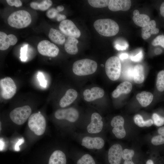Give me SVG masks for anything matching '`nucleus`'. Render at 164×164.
I'll list each match as a JSON object with an SVG mask.
<instances>
[{
  "label": "nucleus",
  "mask_w": 164,
  "mask_h": 164,
  "mask_svg": "<svg viewBox=\"0 0 164 164\" xmlns=\"http://www.w3.org/2000/svg\"><path fill=\"white\" fill-rule=\"evenodd\" d=\"M102 118L100 114L97 112L93 113L91 116L90 121L85 127L86 134L91 135H99L104 127Z\"/></svg>",
  "instance_id": "nucleus-8"
},
{
  "label": "nucleus",
  "mask_w": 164,
  "mask_h": 164,
  "mask_svg": "<svg viewBox=\"0 0 164 164\" xmlns=\"http://www.w3.org/2000/svg\"><path fill=\"white\" fill-rule=\"evenodd\" d=\"M159 32L156 27V23L154 20H150L149 23L142 29V36L144 39L149 38L152 35H156Z\"/></svg>",
  "instance_id": "nucleus-18"
},
{
  "label": "nucleus",
  "mask_w": 164,
  "mask_h": 164,
  "mask_svg": "<svg viewBox=\"0 0 164 164\" xmlns=\"http://www.w3.org/2000/svg\"><path fill=\"white\" fill-rule=\"evenodd\" d=\"M66 18V17L65 15L59 14L56 17V19L58 22H61L65 20Z\"/></svg>",
  "instance_id": "nucleus-44"
},
{
  "label": "nucleus",
  "mask_w": 164,
  "mask_h": 164,
  "mask_svg": "<svg viewBox=\"0 0 164 164\" xmlns=\"http://www.w3.org/2000/svg\"><path fill=\"white\" fill-rule=\"evenodd\" d=\"M67 158L65 154L62 150H56L51 154L48 164H66Z\"/></svg>",
  "instance_id": "nucleus-20"
},
{
  "label": "nucleus",
  "mask_w": 164,
  "mask_h": 164,
  "mask_svg": "<svg viewBox=\"0 0 164 164\" xmlns=\"http://www.w3.org/2000/svg\"><path fill=\"white\" fill-rule=\"evenodd\" d=\"M48 36L50 39L56 44L62 45L65 42L64 34L58 30L51 28L50 30Z\"/></svg>",
  "instance_id": "nucleus-24"
},
{
  "label": "nucleus",
  "mask_w": 164,
  "mask_h": 164,
  "mask_svg": "<svg viewBox=\"0 0 164 164\" xmlns=\"http://www.w3.org/2000/svg\"><path fill=\"white\" fill-rule=\"evenodd\" d=\"M52 2L50 0H43L40 3L32 2L30 4L32 9L35 10L45 11L47 10L52 4Z\"/></svg>",
  "instance_id": "nucleus-27"
},
{
  "label": "nucleus",
  "mask_w": 164,
  "mask_h": 164,
  "mask_svg": "<svg viewBox=\"0 0 164 164\" xmlns=\"http://www.w3.org/2000/svg\"><path fill=\"white\" fill-rule=\"evenodd\" d=\"M131 5V0H111L108 6L109 9L112 11H127L130 9Z\"/></svg>",
  "instance_id": "nucleus-17"
},
{
  "label": "nucleus",
  "mask_w": 164,
  "mask_h": 164,
  "mask_svg": "<svg viewBox=\"0 0 164 164\" xmlns=\"http://www.w3.org/2000/svg\"><path fill=\"white\" fill-rule=\"evenodd\" d=\"M145 79L144 68L141 64H137L134 67L133 79L135 83H142Z\"/></svg>",
  "instance_id": "nucleus-26"
},
{
  "label": "nucleus",
  "mask_w": 164,
  "mask_h": 164,
  "mask_svg": "<svg viewBox=\"0 0 164 164\" xmlns=\"http://www.w3.org/2000/svg\"><path fill=\"white\" fill-rule=\"evenodd\" d=\"M110 0H88L89 5L94 8H101L108 6Z\"/></svg>",
  "instance_id": "nucleus-32"
},
{
  "label": "nucleus",
  "mask_w": 164,
  "mask_h": 164,
  "mask_svg": "<svg viewBox=\"0 0 164 164\" xmlns=\"http://www.w3.org/2000/svg\"><path fill=\"white\" fill-rule=\"evenodd\" d=\"M59 12L56 9L53 8L49 10L46 13V16L49 18L52 19L56 18Z\"/></svg>",
  "instance_id": "nucleus-38"
},
{
  "label": "nucleus",
  "mask_w": 164,
  "mask_h": 164,
  "mask_svg": "<svg viewBox=\"0 0 164 164\" xmlns=\"http://www.w3.org/2000/svg\"><path fill=\"white\" fill-rule=\"evenodd\" d=\"M133 119L135 124L140 127H150L153 124L152 119H149L144 121L142 116L139 114L135 115Z\"/></svg>",
  "instance_id": "nucleus-28"
},
{
  "label": "nucleus",
  "mask_w": 164,
  "mask_h": 164,
  "mask_svg": "<svg viewBox=\"0 0 164 164\" xmlns=\"http://www.w3.org/2000/svg\"><path fill=\"white\" fill-rule=\"evenodd\" d=\"M64 7L63 5H59L57 6L56 9L59 12L63 11L64 9Z\"/></svg>",
  "instance_id": "nucleus-47"
},
{
  "label": "nucleus",
  "mask_w": 164,
  "mask_h": 164,
  "mask_svg": "<svg viewBox=\"0 0 164 164\" xmlns=\"http://www.w3.org/2000/svg\"><path fill=\"white\" fill-rule=\"evenodd\" d=\"M78 40L75 38L68 37L64 44V48L66 52L71 55H75L78 52L77 45Z\"/></svg>",
  "instance_id": "nucleus-23"
},
{
  "label": "nucleus",
  "mask_w": 164,
  "mask_h": 164,
  "mask_svg": "<svg viewBox=\"0 0 164 164\" xmlns=\"http://www.w3.org/2000/svg\"><path fill=\"white\" fill-rule=\"evenodd\" d=\"M37 50L42 55L52 57L57 56L59 52L58 47L48 40H43L37 45Z\"/></svg>",
  "instance_id": "nucleus-11"
},
{
  "label": "nucleus",
  "mask_w": 164,
  "mask_h": 164,
  "mask_svg": "<svg viewBox=\"0 0 164 164\" xmlns=\"http://www.w3.org/2000/svg\"><path fill=\"white\" fill-rule=\"evenodd\" d=\"M128 56L127 54L126 53H123L120 55L119 56V58L121 60H123L124 59L127 58Z\"/></svg>",
  "instance_id": "nucleus-46"
},
{
  "label": "nucleus",
  "mask_w": 164,
  "mask_h": 164,
  "mask_svg": "<svg viewBox=\"0 0 164 164\" xmlns=\"http://www.w3.org/2000/svg\"><path fill=\"white\" fill-rule=\"evenodd\" d=\"M37 76L40 86L44 87H46L47 86V81L43 73L41 72H39Z\"/></svg>",
  "instance_id": "nucleus-39"
},
{
  "label": "nucleus",
  "mask_w": 164,
  "mask_h": 164,
  "mask_svg": "<svg viewBox=\"0 0 164 164\" xmlns=\"http://www.w3.org/2000/svg\"><path fill=\"white\" fill-rule=\"evenodd\" d=\"M30 14L24 10L15 11L9 17L7 21L11 26L17 29H22L28 26L31 23Z\"/></svg>",
  "instance_id": "nucleus-2"
},
{
  "label": "nucleus",
  "mask_w": 164,
  "mask_h": 164,
  "mask_svg": "<svg viewBox=\"0 0 164 164\" xmlns=\"http://www.w3.org/2000/svg\"><path fill=\"white\" fill-rule=\"evenodd\" d=\"M7 3L10 5L18 7L21 6L22 5V2L20 0H6Z\"/></svg>",
  "instance_id": "nucleus-40"
},
{
  "label": "nucleus",
  "mask_w": 164,
  "mask_h": 164,
  "mask_svg": "<svg viewBox=\"0 0 164 164\" xmlns=\"http://www.w3.org/2000/svg\"><path fill=\"white\" fill-rule=\"evenodd\" d=\"M104 92L103 89L98 87H94L91 90L87 89L83 92L84 100L87 102H91L102 97Z\"/></svg>",
  "instance_id": "nucleus-16"
},
{
  "label": "nucleus",
  "mask_w": 164,
  "mask_h": 164,
  "mask_svg": "<svg viewBox=\"0 0 164 164\" xmlns=\"http://www.w3.org/2000/svg\"><path fill=\"white\" fill-rule=\"evenodd\" d=\"M153 124L157 126H160L164 124V117H161L156 113L152 114V116Z\"/></svg>",
  "instance_id": "nucleus-34"
},
{
  "label": "nucleus",
  "mask_w": 164,
  "mask_h": 164,
  "mask_svg": "<svg viewBox=\"0 0 164 164\" xmlns=\"http://www.w3.org/2000/svg\"><path fill=\"white\" fill-rule=\"evenodd\" d=\"M28 49V45L25 44L20 49V58L22 61H26L27 59V52Z\"/></svg>",
  "instance_id": "nucleus-36"
},
{
  "label": "nucleus",
  "mask_w": 164,
  "mask_h": 164,
  "mask_svg": "<svg viewBox=\"0 0 164 164\" xmlns=\"http://www.w3.org/2000/svg\"><path fill=\"white\" fill-rule=\"evenodd\" d=\"M123 150L121 145L119 144H114L110 147L108 154V160L110 164H120Z\"/></svg>",
  "instance_id": "nucleus-14"
},
{
  "label": "nucleus",
  "mask_w": 164,
  "mask_h": 164,
  "mask_svg": "<svg viewBox=\"0 0 164 164\" xmlns=\"http://www.w3.org/2000/svg\"><path fill=\"white\" fill-rule=\"evenodd\" d=\"M106 73L111 80L115 81L119 77L121 71V64L119 58L116 56L109 58L105 63Z\"/></svg>",
  "instance_id": "nucleus-6"
},
{
  "label": "nucleus",
  "mask_w": 164,
  "mask_h": 164,
  "mask_svg": "<svg viewBox=\"0 0 164 164\" xmlns=\"http://www.w3.org/2000/svg\"><path fill=\"white\" fill-rule=\"evenodd\" d=\"M159 13L160 15L164 19V1L162 2L159 6Z\"/></svg>",
  "instance_id": "nucleus-42"
},
{
  "label": "nucleus",
  "mask_w": 164,
  "mask_h": 164,
  "mask_svg": "<svg viewBox=\"0 0 164 164\" xmlns=\"http://www.w3.org/2000/svg\"><path fill=\"white\" fill-rule=\"evenodd\" d=\"M143 58V53L142 51H140L139 53L134 56L131 57V59L132 61L134 62H139L142 60Z\"/></svg>",
  "instance_id": "nucleus-41"
},
{
  "label": "nucleus",
  "mask_w": 164,
  "mask_h": 164,
  "mask_svg": "<svg viewBox=\"0 0 164 164\" xmlns=\"http://www.w3.org/2000/svg\"><path fill=\"white\" fill-rule=\"evenodd\" d=\"M136 98L142 106L146 107L152 101L153 95L150 92L143 91L137 94Z\"/></svg>",
  "instance_id": "nucleus-25"
},
{
  "label": "nucleus",
  "mask_w": 164,
  "mask_h": 164,
  "mask_svg": "<svg viewBox=\"0 0 164 164\" xmlns=\"http://www.w3.org/2000/svg\"><path fill=\"white\" fill-rule=\"evenodd\" d=\"M156 86L158 91L160 93L164 91V70H161L158 73Z\"/></svg>",
  "instance_id": "nucleus-30"
},
{
  "label": "nucleus",
  "mask_w": 164,
  "mask_h": 164,
  "mask_svg": "<svg viewBox=\"0 0 164 164\" xmlns=\"http://www.w3.org/2000/svg\"><path fill=\"white\" fill-rule=\"evenodd\" d=\"M78 136V140L81 145L89 150L99 151L104 146V140L99 135L82 133Z\"/></svg>",
  "instance_id": "nucleus-3"
},
{
  "label": "nucleus",
  "mask_w": 164,
  "mask_h": 164,
  "mask_svg": "<svg viewBox=\"0 0 164 164\" xmlns=\"http://www.w3.org/2000/svg\"><path fill=\"white\" fill-rule=\"evenodd\" d=\"M76 164H96L92 156L88 153L84 154L77 160Z\"/></svg>",
  "instance_id": "nucleus-31"
},
{
  "label": "nucleus",
  "mask_w": 164,
  "mask_h": 164,
  "mask_svg": "<svg viewBox=\"0 0 164 164\" xmlns=\"http://www.w3.org/2000/svg\"><path fill=\"white\" fill-rule=\"evenodd\" d=\"M163 49H164L160 47H157L155 48L154 50V53L156 55H160L163 52Z\"/></svg>",
  "instance_id": "nucleus-43"
},
{
  "label": "nucleus",
  "mask_w": 164,
  "mask_h": 164,
  "mask_svg": "<svg viewBox=\"0 0 164 164\" xmlns=\"http://www.w3.org/2000/svg\"><path fill=\"white\" fill-rule=\"evenodd\" d=\"M116 49L118 50H125L127 48L126 46H123L118 44H116L115 46Z\"/></svg>",
  "instance_id": "nucleus-45"
},
{
  "label": "nucleus",
  "mask_w": 164,
  "mask_h": 164,
  "mask_svg": "<svg viewBox=\"0 0 164 164\" xmlns=\"http://www.w3.org/2000/svg\"><path fill=\"white\" fill-rule=\"evenodd\" d=\"M94 26L99 34L105 36H115L119 31L118 24L114 21L109 19L97 20L94 22Z\"/></svg>",
  "instance_id": "nucleus-1"
},
{
  "label": "nucleus",
  "mask_w": 164,
  "mask_h": 164,
  "mask_svg": "<svg viewBox=\"0 0 164 164\" xmlns=\"http://www.w3.org/2000/svg\"><path fill=\"white\" fill-rule=\"evenodd\" d=\"M152 44L154 46H159L164 49V35L157 36L152 41Z\"/></svg>",
  "instance_id": "nucleus-33"
},
{
  "label": "nucleus",
  "mask_w": 164,
  "mask_h": 164,
  "mask_svg": "<svg viewBox=\"0 0 164 164\" xmlns=\"http://www.w3.org/2000/svg\"><path fill=\"white\" fill-rule=\"evenodd\" d=\"M124 164H135L132 160L125 161Z\"/></svg>",
  "instance_id": "nucleus-48"
},
{
  "label": "nucleus",
  "mask_w": 164,
  "mask_h": 164,
  "mask_svg": "<svg viewBox=\"0 0 164 164\" xmlns=\"http://www.w3.org/2000/svg\"><path fill=\"white\" fill-rule=\"evenodd\" d=\"M77 95V93L75 90L73 89H69L60 100V106L62 108H64L69 106L76 100Z\"/></svg>",
  "instance_id": "nucleus-19"
},
{
  "label": "nucleus",
  "mask_w": 164,
  "mask_h": 164,
  "mask_svg": "<svg viewBox=\"0 0 164 164\" xmlns=\"http://www.w3.org/2000/svg\"><path fill=\"white\" fill-rule=\"evenodd\" d=\"M159 135L152 137L151 143L155 145H158L164 144V127L160 128L158 130Z\"/></svg>",
  "instance_id": "nucleus-29"
},
{
  "label": "nucleus",
  "mask_w": 164,
  "mask_h": 164,
  "mask_svg": "<svg viewBox=\"0 0 164 164\" xmlns=\"http://www.w3.org/2000/svg\"><path fill=\"white\" fill-rule=\"evenodd\" d=\"M32 112V109L29 105L16 108L11 111L9 117L15 124L21 125L29 119Z\"/></svg>",
  "instance_id": "nucleus-9"
},
{
  "label": "nucleus",
  "mask_w": 164,
  "mask_h": 164,
  "mask_svg": "<svg viewBox=\"0 0 164 164\" xmlns=\"http://www.w3.org/2000/svg\"><path fill=\"white\" fill-rule=\"evenodd\" d=\"M97 68L96 62L90 59H85L75 62L73 64L72 70L75 74L83 76L93 73Z\"/></svg>",
  "instance_id": "nucleus-4"
},
{
  "label": "nucleus",
  "mask_w": 164,
  "mask_h": 164,
  "mask_svg": "<svg viewBox=\"0 0 164 164\" xmlns=\"http://www.w3.org/2000/svg\"><path fill=\"white\" fill-rule=\"evenodd\" d=\"M133 70L134 67H132L126 68L123 72L124 76L129 79H133Z\"/></svg>",
  "instance_id": "nucleus-37"
},
{
  "label": "nucleus",
  "mask_w": 164,
  "mask_h": 164,
  "mask_svg": "<svg viewBox=\"0 0 164 164\" xmlns=\"http://www.w3.org/2000/svg\"><path fill=\"white\" fill-rule=\"evenodd\" d=\"M59 28L64 34L69 37L79 38L81 35L80 30L71 20L65 19L60 22Z\"/></svg>",
  "instance_id": "nucleus-12"
},
{
  "label": "nucleus",
  "mask_w": 164,
  "mask_h": 164,
  "mask_svg": "<svg viewBox=\"0 0 164 164\" xmlns=\"http://www.w3.org/2000/svg\"><path fill=\"white\" fill-rule=\"evenodd\" d=\"M0 94L4 99L12 98L15 94L16 86L13 80L10 77H7L0 80Z\"/></svg>",
  "instance_id": "nucleus-10"
},
{
  "label": "nucleus",
  "mask_w": 164,
  "mask_h": 164,
  "mask_svg": "<svg viewBox=\"0 0 164 164\" xmlns=\"http://www.w3.org/2000/svg\"><path fill=\"white\" fill-rule=\"evenodd\" d=\"M18 41L17 37L14 35H7L5 33L0 32V50H5L9 48L10 46L15 45Z\"/></svg>",
  "instance_id": "nucleus-15"
},
{
  "label": "nucleus",
  "mask_w": 164,
  "mask_h": 164,
  "mask_svg": "<svg viewBox=\"0 0 164 164\" xmlns=\"http://www.w3.org/2000/svg\"><path fill=\"white\" fill-rule=\"evenodd\" d=\"M134 154V151L132 149H125L123 150L122 158L125 161L132 160V158Z\"/></svg>",
  "instance_id": "nucleus-35"
},
{
  "label": "nucleus",
  "mask_w": 164,
  "mask_h": 164,
  "mask_svg": "<svg viewBox=\"0 0 164 164\" xmlns=\"http://www.w3.org/2000/svg\"><path fill=\"white\" fill-rule=\"evenodd\" d=\"M132 88V84L125 81L120 84L112 93V97L114 98L118 97L122 94H128L130 92Z\"/></svg>",
  "instance_id": "nucleus-21"
},
{
  "label": "nucleus",
  "mask_w": 164,
  "mask_h": 164,
  "mask_svg": "<svg viewBox=\"0 0 164 164\" xmlns=\"http://www.w3.org/2000/svg\"><path fill=\"white\" fill-rule=\"evenodd\" d=\"M124 119L120 115L114 117L111 121V125L113 127L112 132L118 138H122L126 135V133L124 127Z\"/></svg>",
  "instance_id": "nucleus-13"
},
{
  "label": "nucleus",
  "mask_w": 164,
  "mask_h": 164,
  "mask_svg": "<svg viewBox=\"0 0 164 164\" xmlns=\"http://www.w3.org/2000/svg\"><path fill=\"white\" fill-rule=\"evenodd\" d=\"M146 164H154V163L152 160L149 159L146 162Z\"/></svg>",
  "instance_id": "nucleus-49"
},
{
  "label": "nucleus",
  "mask_w": 164,
  "mask_h": 164,
  "mask_svg": "<svg viewBox=\"0 0 164 164\" xmlns=\"http://www.w3.org/2000/svg\"><path fill=\"white\" fill-rule=\"evenodd\" d=\"M79 112L76 108L70 107L67 108L60 109L55 112L54 116L60 120H66L70 124L78 127L75 125L79 118Z\"/></svg>",
  "instance_id": "nucleus-7"
},
{
  "label": "nucleus",
  "mask_w": 164,
  "mask_h": 164,
  "mask_svg": "<svg viewBox=\"0 0 164 164\" xmlns=\"http://www.w3.org/2000/svg\"><path fill=\"white\" fill-rule=\"evenodd\" d=\"M132 19L137 26L143 27L147 25L150 21L149 17L145 14H140L139 11L135 10L133 12Z\"/></svg>",
  "instance_id": "nucleus-22"
},
{
  "label": "nucleus",
  "mask_w": 164,
  "mask_h": 164,
  "mask_svg": "<svg viewBox=\"0 0 164 164\" xmlns=\"http://www.w3.org/2000/svg\"><path fill=\"white\" fill-rule=\"evenodd\" d=\"M28 125L30 129L35 135H41L46 130V123L45 118L40 113H33L28 119Z\"/></svg>",
  "instance_id": "nucleus-5"
}]
</instances>
